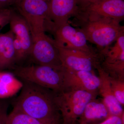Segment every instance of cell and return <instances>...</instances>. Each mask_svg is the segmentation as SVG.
Segmentation results:
<instances>
[{"label": "cell", "instance_id": "13", "mask_svg": "<svg viewBox=\"0 0 124 124\" xmlns=\"http://www.w3.org/2000/svg\"><path fill=\"white\" fill-rule=\"evenodd\" d=\"M9 23L10 31L21 42L26 58L30 55L32 46V38L29 26L22 16L14 12Z\"/></svg>", "mask_w": 124, "mask_h": 124}, {"label": "cell", "instance_id": "27", "mask_svg": "<svg viewBox=\"0 0 124 124\" xmlns=\"http://www.w3.org/2000/svg\"><path fill=\"white\" fill-rule=\"evenodd\" d=\"M102 0L113 1L117 0Z\"/></svg>", "mask_w": 124, "mask_h": 124}, {"label": "cell", "instance_id": "3", "mask_svg": "<svg viewBox=\"0 0 124 124\" xmlns=\"http://www.w3.org/2000/svg\"><path fill=\"white\" fill-rule=\"evenodd\" d=\"M13 69L14 75L22 81L34 83L54 92L64 90V68L57 69L37 64L14 66Z\"/></svg>", "mask_w": 124, "mask_h": 124}, {"label": "cell", "instance_id": "30", "mask_svg": "<svg viewBox=\"0 0 124 124\" xmlns=\"http://www.w3.org/2000/svg\"></svg>", "mask_w": 124, "mask_h": 124}, {"label": "cell", "instance_id": "7", "mask_svg": "<svg viewBox=\"0 0 124 124\" xmlns=\"http://www.w3.org/2000/svg\"><path fill=\"white\" fill-rule=\"evenodd\" d=\"M32 38V46L29 55L37 64L57 69L64 68L54 40L45 32L33 36Z\"/></svg>", "mask_w": 124, "mask_h": 124}, {"label": "cell", "instance_id": "5", "mask_svg": "<svg viewBox=\"0 0 124 124\" xmlns=\"http://www.w3.org/2000/svg\"><path fill=\"white\" fill-rule=\"evenodd\" d=\"M20 15L27 22L31 37L45 32L49 23V2L45 0H21L17 6Z\"/></svg>", "mask_w": 124, "mask_h": 124}, {"label": "cell", "instance_id": "8", "mask_svg": "<svg viewBox=\"0 0 124 124\" xmlns=\"http://www.w3.org/2000/svg\"><path fill=\"white\" fill-rule=\"evenodd\" d=\"M57 47L62 65L65 69L94 72L100 63L98 54L59 46Z\"/></svg>", "mask_w": 124, "mask_h": 124}, {"label": "cell", "instance_id": "23", "mask_svg": "<svg viewBox=\"0 0 124 124\" xmlns=\"http://www.w3.org/2000/svg\"><path fill=\"white\" fill-rule=\"evenodd\" d=\"M9 104L6 99H0V124H6Z\"/></svg>", "mask_w": 124, "mask_h": 124}, {"label": "cell", "instance_id": "11", "mask_svg": "<svg viewBox=\"0 0 124 124\" xmlns=\"http://www.w3.org/2000/svg\"><path fill=\"white\" fill-rule=\"evenodd\" d=\"M49 5V18L53 31L68 23L78 10L76 0H50Z\"/></svg>", "mask_w": 124, "mask_h": 124}, {"label": "cell", "instance_id": "6", "mask_svg": "<svg viewBox=\"0 0 124 124\" xmlns=\"http://www.w3.org/2000/svg\"><path fill=\"white\" fill-rule=\"evenodd\" d=\"M75 16L81 23L99 18H111L121 22L124 18V0H95L78 8Z\"/></svg>", "mask_w": 124, "mask_h": 124}, {"label": "cell", "instance_id": "14", "mask_svg": "<svg viewBox=\"0 0 124 124\" xmlns=\"http://www.w3.org/2000/svg\"><path fill=\"white\" fill-rule=\"evenodd\" d=\"M110 116L108 109L102 100H98L96 98L86 104L77 123L96 124L102 122Z\"/></svg>", "mask_w": 124, "mask_h": 124}, {"label": "cell", "instance_id": "18", "mask_svg": "<svg viewBox=\"0 0 124 124\" xmlns=\"http://www.w3.org/2000/svg\"><path fill=\"white\" fill-rule=\"evenodd\" d=\"M100 66L110 77L124 81V60L100 63Z\"/></svg>", "mask_w": 124, "mask_h": 124}, {"label": "cell", "instance_id": "22", "mask_svg": "<svg viewBox=\"0 0 124 124\" xmlns=\"http://www.w3.org/2000/svg\"><path fill=\"white\" fill-rule=\"evenodd\" d=\"M14 46L16 57V63L21 62L25 59L22 46L20 40L15 36Z\"/></svg>", "mask_w": 124, "mask_h": 124}, {"label": "cell", "instance_id": "29", "mask_svg": "<svg viewBox=\"0 0 124 124\" xmlns=\"http://www.w3.org/2000/svg\"><path fill=\"white\" fill-rule=\"evenodd\" d=\"M78 124V123H76V124Z\"/></svg>", "mask_w": 124, "mask_h": 124}, {"label": "cell", "instance_id": "19", "mask_svg": "<svg viewBox=\"0 0 124 124\" xmlns=\"http://www.w3.org/2000/svg\"><path fill=\"white\" fill-rule=\"evenodd\" d=\"M6 124H45L24 112L13 108L8 114Z\"/></svg>", "mask_w": 124, "mask_h": 124}, {"label": "cell", "instance_id": "9", "mask_svg": "<svg viewBox=\"0 0 124 124\" xmlns=\"http://www.w3.org/2000/svg\"><path fill=\"white\" fill-rule=\"evenodd\" d=\"M55 44L59 46L98 54L87 44L84 33L80 29L73 27L69 23L54 31Z\"/></svg>", "mask_w": 124, "mask_h": 124}, {"label": "cell", "instance_id": "28", "mask_svg": "<svg viewBox=\"0 0 124 124\" xmlns=\"http://www.w3.org/2000/svg\"><path fill=\"white\" fill-rule=\"evenodd\" d=\"M45 0L46 1H48V2H49V1L50 0Z\"/></svg>", "mask_w": 124, "mask_h": 124}, {"label": "cell", "instance_id": "10", "mask_svg": "<svg viewBox=\"0 0 124 124\" xmlns=\"http://www.w3.org/2000/svg\"><path fill=\"white\" fill-rule=\"evenodd\" d=\"M100 82V78L94 72L64 68V90H83L98 94Z\"/></svg>", "mask_w": 124, "mask_h": 124}, {"label": "cell", "instance_id": "15", "mask_svg": "<svg viewBox=\"0 0 124 124\" xmlns=\"http://www.w3.org/2000/svg\"><path fill=\"white\" fill-rule=\"evenodd\" d=\"M15 35L11 31L0 33V71L12 68L16 63L14 46Z\"/></svg>", "mask_w": 124, "mask_h": 124}, {"label": "cell", "instance_id": "17", "mask_svg": "<svg viewBox=\"0 0 124 124\" xmlns=\"http://www.w3.org/2000/svg\"><path fill=\"white\" fill-rule=\"evenodd\" d=\"M108 46L100 51V55L104 58L103 62L124 60V33L118 37L113 46Z\"/></svg>", "mask_w": 124, "mask_h": 124}, {"label": "cell", "instance_id": "2", "mask_svg": "<svg viewBox=\"0 0 124 124\" xmlns=\"http://www.w3.org/2000/svg\"><path fill=\"white\" fill-rule=\"evenodd\" d=\"M54 92V101L59 110L62 124H75L86 104L98 94L77 90L64 89Z\"/></svg>", "mask_w": 124, "mask_h": 124}, {"label": "cell", "instance_id": "12", "mask_svg": "<svg viewBox=\"0 0 124 124\" xmlns=\"http://www.w3.org/2000/svg\"><path fill=\"white\" fill-rule=\"evenodd\" d=\"M96 69L100 81L98 94L101 97L102 101L108 109L110 115L121 117L124 113L123 107L113 95L108 75L100 66V63L98 64Z\"/></svg>", "mask_w": 124, "mask_h": 124}, {"label": "cell", "instance_id": "16", "mask_svg": "<svg viewBox=\"0 0 124 124\" xmlns=\"http://www.w3.org/2000/svg\"><path fill=\"white\" fill-rule=\"evenodd\" d=\"M22 86V82L18 80L13 73L0 71V99L11 97Z\"/></svg>", "mask_w": 124, "mask_h": 124}, {"label": "cell", "instance_id": "20", "mask_svg": "<svg viewBox=\"0 0 124 124\" xmlns=\"http://www.w3.org/2000/svg\"><path fill=\"white\" fill-rule=\"evenodd\" d=\"M112 91L116 99L122 107L124 105V81L108 76Z\"/></svg>", "mask_w": 124, "mask_h": 124}, {"label": "cell", "instance_id": "4", "mask_svg": "<svg viewBox=\"0 0 124 124\" xmlns=\"http://www.w3.org/2000/svg\"><path fill=\"white\" fill-rule=\"evenodd\" d=\"M119 20L103 17L81 23V30L84 32L88 41L100 48L108 47L124 33V27Z\"/></svg>", "mask_w": 124, "mask_h": 124}, {"label": "cell", "instance_id": "26", "mask_svg": "<svg viewBox=\"0 0 124 124\" xmlns=\"http://www.w3.org/2000/svg\"><path fill=\"white\" fill-rule=\"evenodd\" d=\"M95 0H76L78 8H82Z\"/></svg>", "mask_w": 124, "mask_h": 124}, {"label": "cell", "instance_id": "25", "mask_svg": "<svg viewBox=\"0 0 124 124\" xmlns=\"http://www.w3.org/2000/svg\"><path fill=\"white\" fill-rule=\"evenodd\" d=\"M21 0H0V8H9L13 5H17L19 4Z\"/></svg>", "mask_w": 124, "mask_h": 124}, {"label": "cell", "instance_id": "24", "mask_svg": "<svg viewBox=\"0 0 124 124\" xmlns=\"http://www.w3.org/2000/svg\"><path fill=\"white\" fill-rule=\"evenodd\" d=\"M124 113L121 117L117 116H110L102 122L96 124H124Z\"/></svg>", "mask_w": 124, "mask_h": 124}, {"label": "cell", "instance_id": "21", "mask_svg": "<svg viewBox=\"0 0 124 124\" xmlns=\"http://www.w3.org/2000/svg\"><path fill=\"white\" fill-rule=\"evenodd\" d=\"M14 11L9 8H0V31L10 21Z\"/></svg>", "mask_w": 124, "mask_h": 124}, {"label": "cell", "instance_id": "1", "mask_svg": "<svg viewBox=\"0 0 124 124\" xmlns=\"http://www.w3.org/2000/svg\"><path fill=\"white\" fill-rule=\"evenodd\" d=\"M20 94L13 102L17 108L45 124H61L54 92L32 82L22 81Z\"/></svg>", "mask_w": 124, "mask_h": 124}]
</instances>
